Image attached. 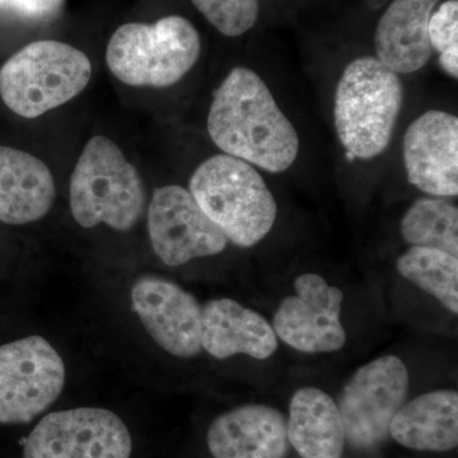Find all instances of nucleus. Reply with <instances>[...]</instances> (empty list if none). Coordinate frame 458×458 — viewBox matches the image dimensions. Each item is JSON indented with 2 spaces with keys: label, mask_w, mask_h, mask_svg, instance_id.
I'll return each mask as SVG.
<instances>
[{
  "label": "nucleus",
  "mask_w": 458,
  "mask_h": 458,
  "mask_svg": "<svg viewBox=\"0 0 458 458\" xmlns=\"http://www.w3.org/2000/svg\"><path fill=\"white\" fill-rule=\"evenodd\" d=\"M64 385V361L44 337L0 345V424L30 423L55 403Z\"/></svg>",
  "instance_id": "obj_8"
},
{
  "label": "nucleus",
  "mask_w": 458,
  "mask_h": 458,
  "mask_svg": "<svg viewBox=\"0 0 458 458\" xmlns=\"http://www.w3.org/2000/svg\"><path fill=\"white\" fill-rule=\"evenodd\" d=\"M390 434L410 450H454L458 445L457 391H432L403 403L391 423Z\"/></svg>",
  "instance_id": "obj_18"
},
{
  "label": "nucleus",
  "mask_w": 458,
  "mask_h": 458,
  "mask_svg": "<svg viewBox=\"0 0 458 458\" xmlns=\"http://www.w3.org/2000/svg\"><path fill=\"white\" fill-rule=\"evenodd\" d=\"M55 180L40 158L0 146V221L11 225L40 221L55 200Z\"/></svg>",
  "instance_id": "obj_17"
},
{
  "label": "nucleus",
  "mask_w": 458,
  "mask_h": 458,
  "mask_svg": "<svg viewBox=\"0 0 458 458\" xmlns=\"http://www.w3.org/2000/svg\"><path fill=\"white\" fill-rule=\"evenodd\" d=\"M140 171L110 138L96 135L84 146L69 186L72 216L83 228L106 225L129 231L146 208Z\"/></svg>",
  "instance_id": "obj_4"
},
{
  "label": "nucleus",
  "mask_w": 458,
  "mask_h": 458,
  "mask_svg": "<svg viewBox=\"0 0 458 458\" xmlns=\"http://www.w3.org/2000/svg\"><path fill=\"white\" fill-rule=\"evenodd\" d=\"M189 191L228 242L243 249L260 243L278 218V204L260 170L225 153L198 165Z\"/></svg>",
  "instance_id": "obj_3"
},
{
  "label": "nucleus",
  "mask_w": 458,
  "mask_h": 458,
  "mask_svg": "<svg viewBox=\"0 0 458 458\" xmlns=\"http://www.w3.org/2000/svg\"><path fill=\"white\" fill-rule=\"evenodd\" d=\"M207 442L214 458H284L286 419L271 406H240L213 421Z\"/></svg>",
  "instance_id": "obj_14"
},
{
  "label": "nucleus",
  "mask_w": 458,
  "mask_h": 458,
  "mask_svg": "<svg viewBox=\"0 0 458 458\" xmlns=\"http://www.w3.org/2000/svg\"><path fill=\"white\" fill-rule=\"evenodd\" d=\"M400 276L458 313V256L432 247L411 246L396 261Z\"/></svg>",
  "instance_id": "obj_21"
},
{
  "label": "nucleus",
  "mask_w": 458,
  "mask_h": 458,
  "mask_svg": "<svg viewBox=\"0 0 458 458\" xmlns=\"http://www.w3.org/2000/svg\"><path fill=\"white\" fill-rule=\"evenodd\" d=\"M406 177L423 194L458 195V117L445 110H428L406 128L403 138Z\"/></svg>",
  "instance_id": "obj_13"
},
{
  "label": "nucleus",
  "mask_w": 458,
  "mask_h": 458,
  "mask_svg": "<svg viewBox=\"0 0 458 458\" xmlns=\"http://www.w3.org/2000/svg\"><path fill=\"white\" fill-rule=\"evenodd\" d=\"M131 307L157 345L174 357L186 360L203 351V307L176 283L140 276L131 288Z\"/></svg>",
  "instance_id": "obj_12"
},
{
  "label": "nucleus",
  "mask_w": 458,
  "mask_h": 458,
  "mask_svg": "<svg viewBox=\"0 0 458 458\" xmlns=\"http://www.w3.org/2000/svg\"><path fill=\"white\" fill-rule=\"evenodd\" d=\"M65 0H0V13L32 23H45L55 20Z\"/></svg>",
  "instance_id": "obj_24"
},
{
  "label": "nucleus",
  "mask_w": 458,
  "mask_h": 458,
  "mask_svg": "<svg viewBox=\"0 0 458 458\" xmlns=\"http://www.w3.org/2000/svg\"><path fill=\"white\" fill-rule=\"evenodd\" d=\"M409 370L394 355L361 366L344 386L339 408L346 441L360 450L381 445L408 397Z\"/></svg>",
  "instance_id": "obj_7"
},
{
  "label": "nucleus",
  "mask_w": 458,
  "mask_h": 458,
  "mask_svg": "<svg viewBox=\"0 0 458 458\" xmlns=\"http://www.w3.org/2000/svg\"><path fill=\"white\" fill-rule=\"evenodd\" d=\"M200 54L195 26L185 17L167 16L152 25L120 26L108 41L106 63L111 73L128 86L165 89L185 78Z\"/></svg>",
  "instance_id": "obj_5"
},
{
  "label": "nucleus",
  "mask_w": 458,
  "mask_h": 458,
  "mask_svg": "<svg viewBox=\"0 0 458 458\" xmlns=\"http://www.w3.org/2000/svg\"><path fill=\"white\" fill-rule=\"evenodd\" d=\"M405 101L401 75L375 55L358 56L343 69L334 93L333 120L346 155L373 161L390 147Z\"/></svg>",
  "instance_id": "obj_2"
},
{
  "label": "nucleus",
  "mask_w": 458,
  "mask_h": 458,
  "mask_svg": "<svg viewBox=\"0 0 458 458\" xmlns=\"http://www.w3.org/2000/svg\"><path fill=\"white\" fill-rule=\"evenodd\" d=\"M132 441L113 411L77 408L51 412L27 437L23 458H131Z\"/></svg>",
  "instance_id": "obj_9"
},
{
  "label": "nucleus",
  "mask_w": 458,
  "mask_h": 458,
  "mask_svg": "<svg viewBox=\"0 0 458 458\" xmlns=\"http://www.w3.org/2000/svg\"><path fill=\"white\" fill-rule=\"evenodd\" d=\"M400 233L410 247H432L458 256L457 205L445 198H419L403 214Z\"/></svg>",
  "instance_id": "obj_20"
},
{
  "label": "nucleus",
  "mask_w": 458,
  "mask_h": 458,
  "mask_svg": "<svg viewBox=\"0 0 458 458\" xmlns=\"http://www.w3.org/2000/svg\"><path fill=\"white\" fill-rule=\"evenodd\" d=\"M429 41L443 71L458 80V0L437 5L429 20Z\"/></svg>",
  "instance_id": "obj_23"
},
{
  "label": "nucleus",
  "mask_w": 458,
  "mask_h": 458,
  "mask_svg": "<svg viewBox=\"0 0 458 458\" xmlns=\"http://www.w3.org/2000/svg\"><path fill=\"white\" fill-rule=\"evenodd\" d=\"M89 57L65 42H31L0 68V98L25 119H38L72 101L89 86Z\"/></svg>",
  "instance_id": "obj_6"
},
{
  "label": "nucleus",
  "mask_w": 458,
  "mask_h": 458,
  "mask_svg": "<svg viewBox=\"0 0 458 458\" xmlns=\"http://www.w3.org/2000/svg\"><path fill=\"white\" fill-rule=\"evenodd\" d=\"M295 295L280 302L274 315L276 336L295 351L307 354L334 352L346 343L342 316V289L328 284L324 276L306 273L294 282Z\"/></svg>",
  "instance_id": "obj_11"
},
{
  "label": "nucleus",
  "mask_w": 458,
  "mask_h": 458,
  "mask_svg": "<svg viewBox=\"0 0 458 458\" xmlns=\"http://www.w3.org/2000/svg\"><path fill=\"white\" fill-rule=\"evenodd\" d=\"M441 0H394L377 23L376 57L399 75L417 73L433 56L429 20Z\"/></svg>",
  "instance_id": "obj_15"
},
{
  "label": "nucleus",
  "mask_w": 458,
  "mask_h": 458,
  "mask_svg": "<svg viewBox=\"0 0 458 458\" xmlns=\"http://www.w3.org/2000/svg\"><path fill=\"white\" fill-rule=\"evenodd\" d=\"M288 441L303 458H342L345 429L335 401L316 387L295 391L286 420Z\"/></svg>",
  "instance_id": "obj_19"
},
{
  "label": "nucleus",
  "mask_w": 458,
  "mask_h": 458,
  "mask_svg": "<svg viewBox=\"0 0 458 458\" xmlns=\"http://www.w3.org/2000/svg\"><path fill=\"white\" fill-rule=\"evenodd\" d=\"M205 20L223 36L238 38L256 25L260 14L259 0H191Z\"/></svg>",
  "instance_id": "obj_22"
},
{
  "label": "nucleus",
  "mask_w": 458,
  "mask_h": 458,
  "mask_svg": "<svg viewBox=\"0 0 458 458\" xmlns=\"http://www.w3.org/2000/svg\"><path fill=\"white\" fill-rule=\"evenodd\" d=\"M148 232L156 255L168 267L222 254L228 240L180 185L155 190L148 207Z\"/></svg>",
  "instance_id": "obj_10"
},
{
  "label": "nucleus",
  "mask_w": 458,
  "mask_h": 458,
  "mask_svg": "<svg viewBox=\"0 0 458 458\" xmlns=\"http://www.w3.org/2000/svg\"><path fill=\"white\" fill-rule=\"evenodd\" d=\"M207 131L222 153L269 174L288 171L300 156L293 123L261 75L246 66L232 69L214 90Z\"/></svg>",
  "instance_id": "obj_1"
},
{
  "label": "nucleus",
  "mask_w": 458,
  "mask_h": 458,
  "mask_svg": "<svg viewBox=\"0 0 458 458\" xmlns=\"http://www.w3.org/2000/svg\"><path fill=\"white\" fill-rule=\"evenodd\" d=\"M201 345L216 360L245 354L264 360L278 349V336L260 313L231 298H218L203 307Z\"/></svg>",
  "instance_id": "obj_16"
}]
</instances>
